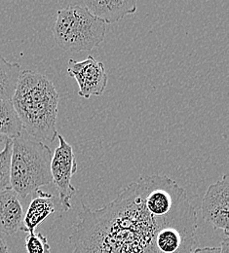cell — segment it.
Masks as SVG:
<instances>
[{
	"label": "cell",
	"instance_id": "6da1fadb",
	"mask_svg": "<svg viewBox=\"0 0 229 253\" xmlns=\"http://www.w3.org/2000/svg\"><path fill=\"white\" fill-rule=\"evenodd\" d=\"M82 203V202H81ZM69 240L72 253H190L197 214L186 190L153 174L92 211L84 203Z\"/></svg>",
	"mask_w": 229,
	"mask_h": 253
},
{
	"label": "cell",
	"instance_id": "7a4b0ae2",
	"mask_svg": "<svg viewBox=\"0 0 229 253\" xmlns=\"http://www.w3.org/2000/svg\"><path fill=\"white\" fill-rule=\"evenodd\" d=\"M59 98L47 76L30 69L21 71L11 101L28 135L39 141L56 140Z\"/></svg>",
	"mask_w": 229,
	"mask_h": 253
},
{
	"label": "cell",
	"instance_id": "3957f363",
	"mask_svg": "<svg viewBox=\"0 0 229 253\" xmlns=\"http://www.w3.org/2000/svg\"><path fill=\"white\" fill-rule=\"evenodd\" d=\"M52 151L42 141L23 132L12 138L11 188L23 199L53 182Z\"/></svg>",
	"mask_w": 229,
	"mask_h": 253
},
{
	"label": "cell",
	"instance_id": "277c9868",
	"mask_svg": "<svg viewBox=\"0 0 229 253\" xmlns=\"http://www.w3.org/2000/svg\"><path fill=\"white\" fill-rule=\"evenodd\" d=\"M105 32L106 25L80 4L59 10L53 28L56 43L62 49L74 53L98 47L104 40Z\"/></svg>",
	"mask_w": 229,
	"mask_h": 253
},
{
	"label": "cell",
	"instance_id": "5b68a950",
	"mask_svg": "<svg viewBox=\"0 0 229 253\" xmlns=\"http://www.w3.org/2000/svg\"><path fill=\"white\" fill-rule=\"evenodd\" d=\"M59 146L56 148L51 160V175L59 194L63 210L71 209L70 201L76 189L71 183L72 176L77 171V162L73 147L68 144L63 135L58 134Z\"/></svg>",
	"mask_w": 229,
	"mask_h": 253
},
{
	"label": "cell",
	"instance_id": "8992f818",
	"mask_svg": "<svg viewBox=\"0 0 229 253\" xmlns=\"http://www.w3.org/2000/svg\"><path fill=\"white\" fill-rule=\"evenodd\" d=\"M202 216L205 221L229 236V176H224L209 186L201 206Z\"/></svg>",
	"mask_w": 229,
	"mask_h": 253
},
{
	"label": "cell",
	"instance_id": "52a82bcc",
	"mask_svg": "<svg viewBox=\"0 0 229 253\" xmlns=\"http://www.w3.org/2000/svg\"><path fill=\"white\" fill-rule=\"evenodd\" d=\"M67 73L76 80L79 87L78 95L81 97L88 99L92 95H102L106 88L108 78L104 65L92 56H88L82 62L70 59Z\"/></svg>",
	"mask_w": 229,
	"mask_h": 253
},
{
	"label": "cell",
	"instance_id": "ba28073f",
	"mask_svg": "<svg viewBox=\"0 0 229 253\" xmlns=\"http://www.w3.org/2000/svg\"><path fill=\"white\" fill-rule=\"evenodd\" d=\"M83 5L105 25L115 24L124 17L137 12V2L134 0H85Z\"/></svg>",
	"mask_w": 229,
	"mask_h": 253
},
{
	"label": "cell",
	"instance_id": "9c48e42d",
	"mask_svg": "<svg viewBox=\"0 0 229 253\" xmlns=\"http://www.w3.org/2000/svg\"><path fill=\"white\" fill-rule=\"evenodd\" d=\"M24 210L19 196L12 189L0 191V233L12 236L21 230Z\"/></svg>",
	"mask_w": 229,
	"mask_h": 253
},
{
	"label": "cell",
	"instance_id": "30bf717a",
	"mask_svg": "<svg viewBox=\"0 0 229 253\" xmlns=\"http://www.w3.org/2000/svg\"><path fill=\"white\" fill-rule=\"evenodd\" d=\"M27 212L24 214L21 230L28 234L35 232L36 227L55 211L54 198L41 189L36 190Z\"/></svg>",
	"mask_w": 229,
	"mask_h": 253
},
{
	"label": "cell",
	"instance_id": "8fae6325",
	"mask_svg": "<svg viewBox=\"0 0 229 253\" xmlns=\"http://www.w3.org/2000/svg\"><path fill=\"white\" fill-rule=\"evenodd\" d=\"M21 71V65L19 63L9 62L0 54V99H12Z\"/></svg>",
	"mask_w": 229,
	"mask_h": 253
},
{
	"label": "cell",
	"instance_id": "7c38bea8",
	"mask_svg": "<svg viewBox=\"0 0 229 253\" xmlns=\"http://www.w3.org/2000/svg\"><path fill=\"white\" fill-rule=\"evenodd\" d=\"M23 132V126L11 100L0 99V134L14 138Z\"/></svg>",
	"mask_w": 229,
	"mask_h": 253
},
{
	"label": "cell",
	"instance_id": "4fadbf2b",
	"mask_svg": "<svg viewBox=\"0 0 229 253\" xmlns=\"http://www.w3.org/2000/svg\"><path fill=\"white\" fill-rule=\"evenodd\" d=\"M11 154L12 139L8 142L5 149L0 153V191L11 188Z\"/></svg>",
	"mask_w": 229,
	"mask_h": 253
},
{
	"label": "cell",
	"instance_id": "5bb4252c",
	"mask_svg": "<svg viewBox=\"0 0 229 253\" xmlns=\"http://www.w3.org/2000/svg\"><path fill=\"white\" fill-rule=\"evenodd\" d=\"M26 250L28 253H51V247L47 238L41 233L35 232L27 236Z\"/></svg>",
	"mask_w": 229,
	"mask_h": 253
},
{
	"label": "cell",
	"instance_id": "9a60e30c",
	"mask_svg": "<svg viewBox=\"0 0 229 253\" xmlns=\"http://www.w3.org/2000/svg\"><path fill=\"white\" fill-rule=\"evenodd\" d=\"M190 253H229V236H225L221 247H208L193 250Z\"/></svg>",
	"mask_w": 229,
	"mask_h": 253
},
{
	"label": "cell",
	"instance_id": "2e32d148",
	"mask_svg": "<svg viewBox=\"0 0 229 253\" xmlns=\"http://www.w3.org/2000/svg\"><path fill=\"white\" fill-rule=\"evenodd\" d=\"M12 138L6 136V135H3V134H0V153L5 149L6 145L8 144V142L11 140Z\"/></svg>",
	"mask_w": 229,
	"mask_h": 253
},
{
	"label": "cell",
	"instance_id": "e0dca14e",
	"mask_svg": "<svg viewBox=\"0 0 229 253\" xmlns=\"http://www.w3.org/2000/svg\"><path fill=\"white\" fill-rule=\"evenodd\" d=\"M0 253H8V247L3 238L0 236Z\"/></svg>",
	"mask_w": 229,
	"mask_h": 253
}]
</instances>
